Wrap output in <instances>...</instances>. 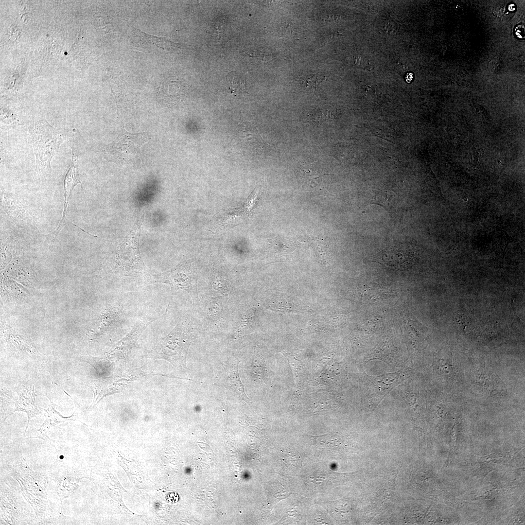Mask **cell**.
Masks as SVG:
<instances>
[{"label":"cell","instance_id":"1","mask_svg":"<svg viewBox=\"0 0 525 525\" xmlns=\"http://www.w3.org/2000/svg\"><path fill=\"white\" fill-rule=\"evenodd\" d=\"M28 129L35 157L36 174L40 178L46 177L51 172L52 158L66 140V136L45 120L35 121Z\"/></svg>","mask_w":525,"mask_h":525},{"label":"cell","instance_id":"2","mask_svg":"<svg viewBox=\"0 0 525 525\" xmlns=\"http://www.w3.org/2000/svg\"><path fill=\"white\" fill-rule=\"evenodd\" d=\"M149 139L146 132L131 133L122 128L113 141L103 146V157L107 161L118 165L130 163Z\"/></svg>","mask_w":525,"mask_h":525},{"label":"cell","instance_id":"3","mask_svg":"<svg viewBox=\"0 0 525 525\" xmlns=\"http://www.w3.org/2000/svg\"><path fill=\"white\" fill-rule=\"evenodd\" d=\"M150 283L169 284L173 292L182 289L191 297L193 304L199 301L197 290V275L190 264L181 262L164 273L153 275Z\"/></svg>","mask_w":525,"mask_h":525},{"label":"cell","instance_id":"4","mask_svg":"<svg viewBox=\"0 0 525 525\" xmlns=\"http://www.w3.org/2000/svg\"><path fill=\"white\" fill-rule=\"evenodd\" d=\"M414 254L413 247L410 244H397L383 251L378 262L395 269H401L411 263Z\"/></svg>","mask_w":525,"mask_h":525},{"label":"cell","instance_id":"5","mask_svg":"<svg viewBox=\"0 0 525 525\" xmlns=\"http://www.w3.org/2000/svg\"><path fill=\"white\" fill-rule=\"evenodd\" d=\"M1 207L6 216L10 219L18 222H24L28 219L29 214L26 207L17 195L2 193Z\"/></svg>","mask_w":525,"mask_h":525},{"label":"cell","instance_id":"6","mask_svg":"<svg viewBox=\"0 0 525 525\" xmlns=\"http://www.w3.org/2000/svg\"><path fill=\"white\" fill-rule=\"evenodd\" d=\"M137 37L139 46L142 48H152L158 52L166 53H174L179 52L181 47L179 44L173 42L164 37H159L145 34L137 30Z\"/></svg>","mask_w":525,"mask_h":525},{"label":"cell","instance_id":"7","mask_svg":"<svg viewBox=\"0 0 525 525\" xmlns=\"http://www.w3.org/2000/svg\"><path fill=\"white\" fill-rule=\"evenodd\" d=\"M296 175L299 184L305 188L313 189L321 186L322 183V174L310 162L300 164L297 168Z\"/></svg>","mask_w":525,"mask_h":525},{"label":"cell","instance_id":"8","mask_svg":"<svg viewBox=\"0 0 525 525\" xmlns=\"http://www.w3.org/2000/svg\"><path fill=\"white\" fill-rule=\"evenodd\" d=\"M19 400L16 402V411L25 412L28 417V423L30 420L40 413L35 405V393L34 387H26L18 391ZM26 427V428H27Z\"/></svg>","mask_w":525,"mask_h":525},{"label":"cell","instance_id":"9","mask_svg":"<svg viewBox=\"0 0 525 525\" xmlns=\"http://www.w3.org/2000/svg\"><path fill=\"white\" fill-rule=\"evenodd\" d=\"M227 382L229 386L242 400L248 404L250 399L247 397L245 391L244 385L242 383L238 372V365L233 366L227 373Z\"/></svg>","mask_w":525,"mask_h":525},{"label":"cell","instance_id":"10","mask_svg":"<svg viewBox=\"0 0 525 525\" xmlns=\"http://www.w3.org/2000/svg\"><path fill=\"white\" fill-rule=\"evenodd\" d=\"M45 420L44 423L40 426L38 430L42 435H45L46 431L51 427L54 426L60 422L68 420H73L71 418L73 416L69 417H64L61 415L54 408L53 403L51 402V404L47 409H44Z\"/></svg>","mask_w":525,"mask_h":525},{"label":"cell","instance_id":"11","mask_svg":"<svg viewBox=\"0 0 525 525\" xmlns=\"http://www.w3.org/2000/svg\"><path fill=\"white\" fill-rule=\"evenodd\" d=\"M227 79L228 83L230 85V88L234 92L244 91L245 80L241 73L232 71L227 75Z\"/></svg>","mask_w":525,"mask_h":525},{"label":"cell","instance_id":"12","mask_svg":"<svg viewBox=\"0 0 525 525\" xmlns=\"http://www.w3.org/2000/svg\"><path fill=\"white\" fill-rule=\"evenodd\" d=\"M515 35L516 37L522 39L525 37V28L524 26L518 25L515 28Z\"/></svg>","mask_w":525,"mask_h":525},{"label":"cell","instance_id":"13","mask_svg":"<svg viewBox=\"0 0 525 525\" xmlns=\"http://www.w3.org/2000/svg\"><path fill=\"white\" fill-rule=\"evenodd\" d=\"M10 31V39L12 40L17 39L18 37L19 32L18 29L15 27L11 28Z\"/></svg>","mask_w":525,"mask_h":525},{"label":"cell","instance_id":"14","mask_svg":"<svg viewBox=\"0 0 525 525\" xmlns=\"http://www.w3.org/2000/svg\"><path fill=\"white\" fill-rule=\"evenodd\" d=\"M408 75H409V76H408V75L407 74L406 81H407V82L409 83L412 80V79L413 78V74L411 73H408Z\"/></svg>","mask_w":525,"mask_h":525}]
</instances>
